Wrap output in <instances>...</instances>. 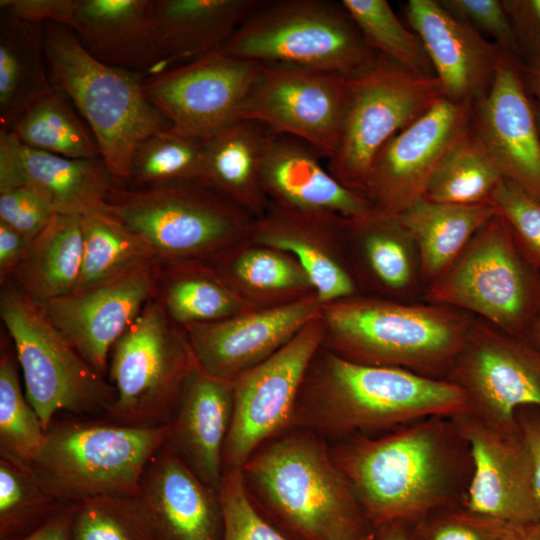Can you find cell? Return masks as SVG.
<instances>
[{
	"label": "cell",
	"instance_id": "obj_1",
	"mask_svg": "<svg viewBox=\"0 0 540 540\" xmlns=\"http://www.w3.org/2000/svg\"><path fill=\"white\" fill-rule=\"evenodd\" d=\"M330 450L372 528L409 525L436 508L463 504L472 473L470 448L454 416L354 435Z\"/></svg>",
	"mask_w": 540,
	"mask_h": 540
},
{
	"label": "cell",
	"instance_id": "obj_2",
	"mask_svg": "<svg viewBox=\"0 0 540 540\" xmlns=\"http://www.w3.org/2000/svg\"><path fill=\"white\" fill-rule=\"evenodd\" d=\"M465 411L463 391L447 380L353 362L321 346L306 371L291 427L331 444Z\"/></svg>",
	"mask_w": 540,
	"mask_h": 540
},
{
	"label": "cell",
	"instance_id": "obj_3",
	"mask_svg": "<svg viewBox=\"0 0 540 540\" xmlns=\"http://www.w3.org/2000/svg\"><path fill=\"white\" fill-rule=\"evenodd\" d=\"M252 502L302 540H354L373 531L330 443L290 427L259 446L241 467Z\"/></svg>",
	"mask_w": 540,
	"mask_h": 540
},
{
	"label": "cell",
	"instance_id": "obj_4",
	"mask_svg": "<svg viewBox=\"0 0 540 540\" xmlns=\"http://www.w3.org/2000/svg\"><path fill=\"white\" fill-rule=\"evenodd\" d=\"M474 318L440 304L357 294L323 305L322 347L353 362L445 380Z\"/></svg>",
	"mask_w": 540,
	"mask_h": 540
},
{
	"label": "cell",
	"instance_id": "obj_5",
	"mask_svg": "<svg viewBox=\"0 0 540 540\" xmlns=\"http://www.w3.org/2000/svg\"><path fill=\"white\" fill-rule=\"evenodd\" d=\"M43 31L54 89L91 130L114 186H126L137 147L170 122L145 96L143 75L97 60L68 27L45 23Z\"/></svg>",
	"mask_w": 540,
	"mask_h": 540
},
{
	"label": "cell",
	"instance_id": "obj_6",
	"mask_svg": "<svg viewBox=\"0 0 540 540\" xmlns=\"http://www.w3.org/2000/svg\"><path fill=\"white\" fill-rule=\"evenodd\" d=\"M169 431V424L137 427L104 418L56 417L28 464L61 504L106 495L138 496L144 469Z\"/></svg>",
	"mask_w": 540,
	"mask_h": 540
},
{
	"label": "cell",
	"instance_id": "obj_7",
	"mask_svg": "<svg viewBox=\"0 0 540 540\" xmlns=\"http://www.w3.org/2000/svg\"><path fill=\"white\" fill-rule=\"evenodd\" d=\"M0 317L16 352L25 395L45 432L59 413L108 415L115 401L113 386L12 280L0 283Z\"/></svg>",
	"mask_w": 540,
	"mask_h": 540
},
{
	"label": "cell",
	"instance_id": "obj_8",
	"mask_svg": "<svg viewBox=\"0 0 540 540\" xmlns=\"http://www.w3.org/2000/svg\"><path fill=\"white\" fill-rule=\"evenodd\" d=\"M106 209L160 262H208L250 239L255 219L201 183L153 189L113 186Z\"/></svg>",
	"mask_w": 540,
	"mask_h": 540
},
{
	"label": "cell",
	"instance_id": "obj_9",
	"mask_svg": "<svg viewBox=\"0 0 540 540\" xmlns=\"http://www.w3.org/2000/svg\"><path fill=\"white\" fill-rule=\"evenodd\" d=\"M423 301L461 310L524 337L540 309V272L507 221L496 214L426 288Z\"/></svg>",
	"mask_w": 540,
	"mask_h": 540
},
{
	"label": "cell",
	"instance_id": "obj_10",
	"mask_svg": "<svg viewBox=\"0 0 540 540\" xmlns=\"http://www.w3.org/2000/svg\"><path fill=\"white\" fill-rule=\"evenodd\" d=\"M260 63L352 76L377 55L341 1L265 0L221 49Z\"/></svg>",
	"mask_w": 540,
	"mask_h": 540
},
{
	"label": "cell",
	"instance_id": "obj_11",
	"mask_svg": "<svg viewBox=\"0 0 540 540\" xmlns=\"http://www.w3.org/2000/svg\"><path fill=\"white\" fill-rule=\"evenodd\" d=\"M197 366L185 329L152 298L112 348L107 379L115 401L104 419L137 427L169 424Z\"/></svg>",
	"mask_w": 540,
	"mask_h": 540
},
{
	"label": "cell",
	"instance_id": "obj_12",
	"mask_svg": "<svg viewBox=\"0 0 540 540\" xmlns=\"http://www.w3.org/2000/svg\"><path fill=\"white\" fill-rule=\"evenodd\" d=\"M444 98L435 76L406 70L378 54L348 77V98L337 150L328 171L364 196L371 164L398 132Z\"/></svg>",
	"mask_w": 540,
	"mask_h": 540
},
{
	"label": "cell",
	"instance_id": "obj_13",
	"mask_svg": "<svg viewBox=\"0 0 540 540\" xmlns=\"http://www.w3.org/2000/svg\"><path fill=\"white\" fill-rule=\"evenodd\" d=\"M445 380L463 391L464 413L496 428L516 430L519 409H540V352L476 317Z\"/></svg>",
	"mask_w": 540,
	"mask_h": 540
},
{
	"label": "cell",
	"instance_id": "obj_14",
	"mask_svg": "<svg viewBox=\"0 0 540 540\" xmlns=\"http://www.w3.org/2000/svg\"><path fill=\"white\" fill-rule=\"evenodd\" d=\"M348 98V77L285 63H261L240 120L300 139L322 158L335 154Z\"/></svg>",
	"mask_w": 540,
	"mask_h": 540
},
{
	"label": "cell",
	"instance_id": "obj_15",
	"mask_svg": "<svg viewBox=\"0 0 540 540\" xmlns=\"http://www.w3.org/2000/svg\"><path fill=\"white\" fill-rule=\"evenodd\" d=\"M322 340L320 317L233 380L234 408L223 447V473L240 469L259 446L291 427L302 382Z\"/></svg>",
	"mask_w": 540,
	"mask_h": 540
},
{
	"label": "cell",
	"instance_id": "obj_16",
	"mask_svg": "<svg viewBox=\"0 0 540 540\" xmlns=\"http://www.w3.org/2000/svg\"><path fill=\"white\" fill-rule=\"evenodd\" d=\"M260 69L220 49L148 76L143 90L172 131L204 140L240 120Z\"/></svg>",
	"mask_w": 540,
	"mask_h": 540
},
{
	"label": "cell",
	"instance_id": "obj_17",
	"mask_svg": "<svg viewBox=\"0 0 540 540\" xmlns=\"http://www.w3.org/2000/svg\"><path fill=\"white\" fill-rule=\"evenodd\" d=\"M472 107L442 98L379 150L364 192L374 209L399 215L424 196L442 158L470 126Z\"/></svg>",
	"mask_w": 540,
	"mask_h": 540
},
{
	"label": "cell",
	"instance_id": "obj_18",
	"mask_svg": "<svg viewBox=\"0 0 540 540\" xmlns=\"http://www.w3.org/2000/svg\"><path fill=\"white\" fill-rule=\"evenodd\" d=\"M159 261L140 263L43 308L84 360L107 378L112 348L155 296Z\"/></svg>",
	"mask_w": 540,
	"mask_h": 540
},
{
	"label": "cell",
	"instance_id": "obj_19",
	"mask_svg": "<svg viewBox=\"0 0 540 540\" xmlns=\"http://www.w3.org/2000/svg\"><path fill=\"white\" fill-rule=\"evenodd\" d=\"M519 59L504 56L471 124L505 180L540 201V130Z\"/></svg>",
	"mask_w": 540,
	"mask_h": 540
},
{
	"label": "cell",
	"instance_id": "obj_20",
	"mask_svg": "<svg viewBox=\"0 0 540 540\" xmlns=\"http://www.w3.org/2000/svg\"><path fill=\"white\" fill-rule=\"evenodd\" d=\"M470 448L472 473L463 505L507 525L540 518L530 457L519 431L454 416Z\"/></svg>",
	"mask_w": 540,
	"mask_h": 540
},
{
	"label": "cell",
	"instance_id": "obj_21",
	"mask_svg": "<svg viewBox=\"0 0 540 540\" xmlns=\"http://www.w3.org/2000/svg\"><path fill=\"white\" fill-rule=\"evenodd\" d=\"M317 294L268 309L184 328L198 367L228 381L264 362L322 315Z\"/></svg>",
	"mask_w": 540,
	"mask_h": 540
},
{
	"label": "cell",
	"instance_id": "obj_22",
	"mask_svg": "<svg viewBox=\"0 0 540 540\" xmlns=\"http://www.w3.org/2000/svg\"><path fill=\"white\" fill-rule=\"evenodd\" d=\"M406 16L425 47L444 98L471 105L482 98L506 53L438 0H409Z\"/></svg>",
	"mask_w": 540,
	"mask_h": 540
},
{
	"label": "cell",
	"instance_id": "obj_23",
	"mask_svg": "<svg viewBox=\"0 0 540 540\" xmlns=\"http://www.w3.org/2000/svg\"><path fill=\"white\" fill-rule=\"evenodd\" d=\"M344 247L361 294L423 301L425 284L417 245L399 215L376 209L342 221Z\"/></svg>",
	"mask_w": 540,
	"mask_h": 540
},
{
	"label": "cell",
	"instance_id": "obj_24",
	"mask_svg": "<svg viewBox=\"0 0 540 540\" xmlns=\"http://www.w3.org/2000/svg\"><path fill=\"white\" fill-rule=\"evenodd\" d=\"M343 216L270 203L255 219L250 240L292 255L308 275L321 303L361 294L344 247Z\"/></svg>",
	"mask_w": 540,
	"mask_h": 540
},
{
	"label": "cell",
	"instance_id": "obj_25",
	"mask_svg": "<svg viewBox=\"0 0 540 540\" xmlns=\"http://www.w3.org/2000/svg\"><path fill=\"white\" fill-rule=\"evenodd\" d=\"M138 497L158 540H222L218 492L166 443L148 461Z\"/></svg>",
	"mask_w": 540,
	"mask_h": 540
},
{
	"label": "cell",
	"instance_id": "obj_26",
	"mask_svg": "<svg viewBox=\"0 0 540 540\" xmlns=\"http://www.w3.org/2000/svg\"><path fill=\"white\" fill-rule=\"evenodd\" d=\"M28 186L56 214L82 216L103 209L114 186L101 157L72 159L30 148L0 129V190Z\"/></svg>",
	"mask_w": 540,
	"mask_h": 540
},
{
	"label": "cell",
	"instance_id": "obj_27",
	"mask_svg": "<svg viewBox=\"0 0 540 540\" xmlns=\"http://www.w3.org/2000/svg\"><path fill=\"white\" fill-rule=\"evenodd\" d=\"M321 159L306 142L272 132L261 170V184L269 202L347 218L370 212L373 207L369 201L341 184Z\"/></svg>",
	"mask_w": 540,
	"mask_h": 540
},
{
	"label": "cell",
	"instance_id": "obj_28",
	"mask_svg": "<svg viewBox=\"0 0 540 540\" xmlns=\"http://www.w3.org/2000/svg\"><path fill=\"white\" fill-rule=\"evenodd\" d=\"M234 408L233 381L192 372L170 421L166 444L209 487L218 492L222 453Z\"/></svg>",
	"mask_w": 540,
	"mask_h": 540
},
{
	"label": "cell",
	"instance_id": "obj_29",
	"mask_svg": "<svg viewBox=\"0 0 540 540\" xmlns=\"http://www.w3.org/2000/svg\"><path fill=\"white\" fill-rule=\"evenodd\" d=\"M150 0H77L68 26L97 60L143 76L169 68L149 19Z\"/></svg>",
	"mask_w": 540,
	"mask_h": 540
},
{
	"label": "cell",
	"instance_id": "obj_30",
	"mask_svg": "<svg viewBox=\"0 0 540 540\" xmlns=\"http://www.w3.org/2000/svg\"><path fill=\"white\" fill-rule=\"evenodd\" d=\"M265 0H150L149 19L166 63L220 50Z\"/></svg>",
	"mask_w": 540,
	"mask_h": 540
},
{
	"label": "cell",
	"instance_id": "obj_31",
	"mask_svg": "<svg viewBox=\"0 0 540 540\" xmlns=\"http://www.w3.org/2000/svg\"><path fill=\"white\" fill-rule=\"evenodd\" d=\"M265 125L237 120L204 139V183L254 219L269 207L261 170L271 136Z\"/></svg>",
	"mask_w": 540,
	"mask_h": 540
},
{
	"label": "cell",
	"instance_id": "obj_32",
	"mask_svg": "<svg viewBox=\"0 0 540 540\" xmlns=\"http://www.w3.org/2000/svg\"><path fill=\"white\" fill-rule=\"evenodd\" d=\"M207 263L252 310L279 307L316 294L308 275L292 255L250 239Z\"/></svg>",
	"mask_w": 540,
	"mask_h": 540
},
{
	"label": "cell",
	"instance_id": "obj_33",
	"mask_svg": "<svg viewBox=\"0 0 540 540\" xmlns=\"http://www.w3.org/2000/svg\"><path fill=\"white\" fill-rule=\"evenodd\" d=\"M54 90L43 25L0 10V129L9 130L28 107Z\"/></svg>",
	"mask_w": 540,
	"mask_h": 540
},
{
	"label": "cell",
	"instance_id": "obj_34",
	"mask_svg": "<svg viewBox=\"0 0 540 540\" xmlns=\"http://www.w3.org/2000/svg\"><path fill=\"white\" fill-rule=\"evenodd\" d=\"M496 214L491 204L458 205L424 197L399 214L417 245L426 288L452 266L477 231Z\"/></svg>",
	"mask_w": 540,
	"mask_h": 540
},
{
	"label": "cell",
	"instance_id": "obj_35",
	"mask_svg": "<svg viewBox=\"0 0 540 540\" xmlns=\"http://www.w3.org/2000/svg\"><path fill=\"white\" fill-rule=\"evenodd\" d=\"M81 216L56 214L32 239L9 280L39 306L74 291L82 267ZM5 282V281H4Z\"/></svg>",
	"mask_w": 540,
	"mask_h": 540
},
{
	"label": "cell",
	"instance_id": "obj_36",
	"mask_svg": "<svg viewBox=\"0 0 540 540\" xmlns=\"http://www.w3.org/2000/svg\"><path fill=\"white\" fill-rule=\"evenodd\" d=\"M154 298L183 328L252 310L202 261H159Z\"/></svg>",
	"mask_w": 540,
	"mask_h": 540
},
{
	"label": "cell",
	"instance_id": "obj_37",
	"mask_svg": "<svg viewBox=\"0 0 540 540\" xmlns=\"http://www.w3.org/2000/svg\"><path fill=\"white\" fill-rule=\"evenodd\" d=\"M8 131L25 146L40 151L72 159L101 157L89 127L56 90L28 107Z\"/></svg>",
	"mask_w": 540,
	"mask_h": 540
},
{
	"label": "cell",
	"instance_id": "obj_38",
	"mask_svg": "<svg viewBox=\"0 0 540 540\" xmlns=\"http://www.w3.org/2000/svg\"><path fill=\"white\" fill-rule=\"evenodd\" d=\"M503 180L470 124L442 158L423 197L458 205L490 204Z\"/></svg>",
	"mask_w": 540,
	"mask_h": 540
},
{
	"label": "cell",
	"instance_id": "obj_39",
	"mask_svg": "<svg viewBox=\"0 0 540 540\" xmlns=\"http://www.w3.org/2000/svg\"><path fill=\"white\" fill-rule=\"evenodd\" d=\"M83 258L74 291L102 283L156 257L123 222L106 209L81 216ZM157 260V259H156Z\"/></svg>",
	"mask_w": 540,
	"mask_h": 540
},
{
	"label": "cell",
	"instance_id": "obj_40",
	"mask_svg": "<svg viewBox=\"0 0 540 540\" xmlns=\"http://www.w3.org/2000/svg\"><path fill=\"white\" fill-rule=\"evenodd\" d=\"M204 184V140L171 129L154 134L136 149L126 186L133 189Z\"/></svg>",
	"mask_w": 540,
	"mask_h": 540
},
{
	"label": "cell",
	"instance_id": "obj_41",
	"mask_svg": "<svg viewBox=\"0 0 540 540\" xmlns=\"http://www.w3.org/2000/svg\"><path fill=\"white\" fill-rule=\"evenodd\" d=\"M60 504L27 462L0 452V540L25 536Z\"/></svg>",
	"mask_w": 540,
	"mask_h": 540
},
{
	"label": "cell",
	"instance_id": "obj_42",
	"mask_svg": "<svg viewBox=\"0 0 540 540\" xmlns=\"http://www.w3.org/2000/svg\"><path fill=\"white\" fill-rule=\"evenodd\" d=\"M370 47L406 70L435 76L425 47L396 17L386 0H342Z\"/></svg>",
	"mask_w": 540,
	"mask_h": 540
},
{
	"label": "cell",
	"instance_id": "obj_43",
	"mask_svg": "<svg viewBox=\"0 0 540 540\" xmlns=\"http://www.w3.org/2000/svg\"><path fill=\"white\" fill-rule=\"evenodd\" d=\"M13 344L1 342L0 452L30 463L39 452L45 430L20 382Z\"/></svg>",
	"mask_w": 540,
	"mask_h": 540
},
{
	"label": "cell",
	"instance_id": "obj_44",
	"mask_svg": "<svg viewBox=\"0 0 540 540\" xmlns=\"http://www.w3.org/2000/svg\"><path fill=\"white\" fill-rule=\"evenodd\" d=\"M73 540H158L138 496L106 495L75 503Z\"/></svg>",
	"mask_w": 540,
	"mask_h": 540
},
{
	"label": "cell",
	"instance_id": "obj_45",
	"mask_svg": "<svg viewBox=\"0 0 540 540\" xmlns=\"http://www.w3.org/2000/svg\"><path fill=\"white\" fill-rule=\"evenodd\" d=\"M218 495L223 521L222 540H289L252 502L241 468L224 472Z\"/></svg>",
	"mask_w": 540,
	"mask_h": 540
},
{
	"label": "cell",
	"instance_id": "obj_46",
	"mask_svg": "<svg viewBox=\"0 0 540 540\" xmlns=\"http://www.w3.org/2000/svg\"><path fill=\"white\" fill-rule=\"evenodd\" d=\"M506 525L454 504L436 508L408 527L411 540H501Z\"/></svg>",
	"mask_w": 540,
	"mask_h": 540
},
{
	"label": "cell",
	"instance_id": "obj_47",
	"mask_svg": "<svg viewBox=\"0 0 540 540\" xmlns=\"http://www.w3.org/2000/svg\"><path fill=\"white\" fill-rule=\"evenodd\" d=\"M490 204L510 225L522 251L540 272V201L504 179Z\"/></svg>",
	"mask_w": 540,
	"mask_h": 540
},
{
	"label": "cell",
	"instance_id": "obj_48",
	"mask_svg": "<svg viewBox=\"0 0 540 540\" xmlns=\"http://www.w3.org/2000/svg\"><path fill=\"white\" fill-rule=\"evenodd\" d=\"M453 16L469 24L480 34L494 39L506 54L518 59L521 54L511 20L499 0H439Z\"/></svg>",
	"mask_w": 540,
	"mask_h": 540
},
{
	"label": "cell",
	"instance_id": "obj_49",
	"mask_svg": "<svg viewBox=\"0 0 540 540\" xmlns=\"http://www.w3.org/2000/svg\"><path fill=\"white\" fill-rule=\"evenodd\" d=\"M55 215L49 202L28 186L0 190V221L30 239L36 237Z\"/></svg>",
	"mask_w": 540,
	"mask_h": 540
},
{
	"label": "cell",
	"instance_id": "obj_50",
	"mask_svg": "<svg viewBox=\"0 0 540 540\" xmlns=\"http://www.w3.org/2000/svg\"><path fill=\"white\" fill-rule=\"evenodd\" d=\"M502 3L521 54H528L530 63L540 59V0H503Z\"/></svg>",
	"mask_w": 540,
	"mask_h": 540
},
{
	"label": "cell",
	"instance_id": "obj_51",
	"mask_svg": "<svg viewBox=\"0 0 540 540\" xmlns=\"http://www.w3.org/2000/svg\"><path fill=\"white\" fill-rule=\"evenodd\" d=\"M76 3L77 0H1L0 10L31 23H55L68 27Z\"/></svg>",
	"mask_w": 540,
	"mask_h": 540
},
{
	"label": "cell",
	"instance_id": "obj_52",
	"mask_svg": "<svg viewBox=\"0 0 540 540\" xmlns=\"http://www.w3.org/2000/svg\"><path fill=\"white\" fill-rule=\"evenodd\" d=\"M516 421L529 453L533 490L540 506V409L521 408L516 413Z\"/></svg>",
	"mask_w": 540,
	"mask_h": 540
},
{
	"label": "cell",
	"instance_id": "obj_53",
	"mask_svg": "<svg viewBox=\"0 0 540 540\" xmlns=\"http://www.w3.org/2000/svg\"><path fill=\"white\" fill-rule=\"evenodd\" d=\"M31 241L32 239L0 221V283L10 279Z\"/></svg>",
	"mask_w": 540,
	"mask_h": 540
},
{
	"label": "cell",
	"instance_id": "obj_54",
	"mask_svg": "<svg viewBox=\"0 0 540 540\" xmlns=\"http://www.w3.org/2000/svg\"><path fill=\"white\" fill-rule=\"evenodd\" d=\"M75 504H60L38 527L18 540H73Z\"/></svg>",
	"mask_w": 540,
	"mask_h": 540
},
{
	"label": "cell",
	"instance_id": "obj_55",
	"mask_svg": "<svg viewBox=\"0 0 540 540\" xmlns=\"http://www.w3.org/2000/svg\"><path fill=\"white\" fill-rule=\"evenodd\" d=\"M501 540H540V518L506 525Z\"/></svg>",
	"mask_w": 540,
	"mask_h": 540
},
{
	"label": "cell",
	"instance_id": "obj_56",
	"mask_svg": "<svg viewBox=\"0 0 540 540\" xmlns=\"http://www.w3.org/2000/svg\"><path fill=\"white\" fill-rule=\"evenodd\" d=\"M374 540H411L408 524L390 522L373 528Z\"/></svg>",
	"mask_w": 540,
	"mask_h": 540
},
{
	"label": "cell",
	"instance_id": "obj_57",
	"mask_svg": "<svg viewBox=\"0 0 540 540\" xmlns=\"http://www.w3.org/2000/svg\"><path fill=\"white\" fill-rule=\"evenodd\" d=\"M527 81L531 91L538 101V120L540 125V59L530 63L526 71Z\"/></svg>",
	"mask_w": 540,
	"mask_h": 540
},
{
	"label": "cell",
	"instance_id": "obj_58",
	"mask_svg": "<svg viewBox=\"0 0 540 540\" xmlns=\"http://www.w3.org/2000/svg\"><path fill=\"white\" fill-rule=\"evenodd\" d=\"M524 338L540 352V309L531 322Z\"/></svg>",
	"mask_w": 540,
	"mask_h": 540
},
{
	"label": "cell",
	"instance_id": "obj_59",
	"mask_svg": "<svg viewBox=\"0 0 540 540\" xmlns=\"http://www.w3.org/2000/svg\"><path fill=\"white\" fill-rule=\"evenodd\" d=\"M354 540H374L373 531L368 535H365L363 537H360V538H357V539H354Z\"/></svg>",
	"mask_w": 540,
	"mask_h": 540
}]
</instances>
